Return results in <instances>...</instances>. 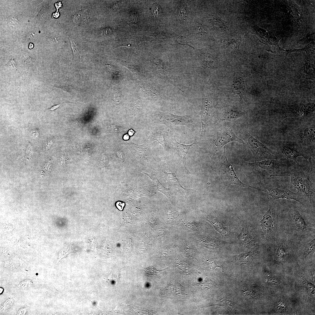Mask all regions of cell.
Segmentation results:
<instances>
[{"label":"cell","mask_w":315,"mask_h":315,"mask_svg":"<svg viewBox=\"0 0 315 315\" xmlns=\"http://www.w3.org/2000/svg\"><path fill=\"white\" fill-rule=\"evenodd\" d=\"M245 86L244 80L241 78H236L234 79L232 84V90L235 93L238 94L241 98L245 93Z\"/></svg>","instance_id":"obj_18"},{"label":"cell","mask_w":315,"mask_h":315,"mask_svg":"<svg viewBox=\"0 0 315 315\" xmlns=\"http://www.w3.org/2000/svg\"><path fill=\"white\" fill-rule=\"evenodd\" d=\"M200 55L204 67L209 68L213 66L215 63L216 59L212 55L205 51L201 52Z\"/></svg>","instance_id":"obj_20"},{"label":"cell","mask_w":315,"mask_h":315,"mask_svg":"<svg viewBox=\"0 0 315 315\" xmlns=\"http://www.w3.org/2000/svg\"><path fill=\"white\" fill-rule=\"evenodd\" d=\"M211 21L213 26L217 30L226 31L228 29L229 25L228 22L217 16L214 17Z\"/></svg>","instance_id":"obj_22"},{"label":"cell","mask_w":315,"mask_h":315,"mask_svg":"<svg viewBox=\"0 0 315 315\" xmlns=\"http://www.w3.org/2000/svg\"><path fill=\"white\" fill-rule=\"evenodd\" d=\"M129 136L128 134L124 135L123 136V139L125 140H128L129 139Z\"/></svg>","instance_id":"obj_47"},{"label":"cell","mask_w":315,"mask_h":315,"mask_svg":"<svg viewBox=\"0 0 315 315\" xmlns=\"http://www.w3.org/2000/svg\"><path fill=\"white\" fill-rule=\"evenodd\" d=\"M152 10L154 17H158L160 15L161 10L159 4L154 3L152 6Z\"/></svg>","instance_id":"obj_30"},{"label":"cell","mask_w":315,"mask_h":315,"mask_svg":"<svg viewBox=\"0 0 315 315\" xmlns=\"http://www.w3.org/2000/svg\"><path fill=\"white\" fill-rule=\"evenodd\" d=\"M34 34L32 33L29 34L28 35V36H29L27 37V38L28 40H29V41H32L34 40Z\"/></svg>","instance_id":"obj_45"},{"label":"cell","mask_w":315,"mask_h":315,"mask_svg":"<svg viewBox=\"0 0 315 315\" xmlns=\"http://www.w3.org/2000/svg\"><path fill=\"white\" fill-rule=\"evenodd\" d=\"M80 15L79 14H75L73 15V21L75 22L78 21V20L79 18L80 17Z\"/></svg>","instance_id":"obj_44"},{"label":"cell","mask_w":315,"mask_h":315,"mask_svg":"<svg viewBox=\"0 0 315 315\" xmlns=\"http://www.w3.org/2000/svg\"><path fill=\"white\" fill-rule=\"evenodd\" d=\"M284 200L279 203V218L283 233L296 243L315 236V215L297 202Z\"/></svg>","instance_id":"obj_1"},{"label":"cell","mask_w":315,"mask_h":315,"mask_svg":"<svg viewBox=\"0 0 315 315\" xmlns=\"http://www.w3.org/2000/svg\"><path fill=\"white\" fill-rule=\"evenodd\" d=\"M298 135L299 138L302 140H306L308 142L315 144V125L303 128L298 132Z\"/></svg>","instance_id":"obj_14"},{"label":"cell","mask_w":315,"mask_h":315,"mask_svg":"<svg viewBox=\"0 0 315 315\" xmlns=\"http://www.w3.org/2000/svg\"><path fill=\"white\" fill-rule=\"evenodd\" d=\"M244 137L246 145L252 152L256 161H260L283 158L277 151L268 148L247 132H245Z\"/></svg>","instance_id":"obj_8"},{"label":"cell","mask_w":315,"mask_h":315,"mask_svg":"<svg viewBox=\"0 0 315 315\" xmlns=\"http://www.w3.org/2000/svg\"><path fill=\"white\" fill-rule=\"evenodd\" d=\"M241 41V39L240 38L237 39H231L227 43L226 48H229L235 50H238L239 49Z\"/></svg>","instance_id":"obj_27"},{"label":"cell","mask_w":315,"mask_h":315,"mask_svg":"<svg viewBox=\"0 0 315 315\" xmlns=\"http://www.w3.org/2000/svg\"><path fill=\"white\" fill-rule=\"evenodd\" d=\"M143 270L148 275H153L156 274L163 270H158L153 266H150L147 267H143Z\"/></svg>","instance_id":"obj_29"},{"label":"cell","mask_w":315,"mask_h":315,"mask_svg":"<svg viewBox=\"0 0 315 315\" xmlns=\"http://www.w3.org/2000/svg\"><path fill=\"white\" fill-rule=\"evenodd\" d=\"M204 264L206 269L213 272L216 268L220 267V266L217 265L213 259L205 260L204 261Z\"/></svg>","instance_id":"obj_28"},{"label":"cell","mask_w":315,"mask_h":315,"mask_svg":"<svg viewBox=\"0 0 315 315\" xmlns=\"http://www.w3.org/2000/svg\"><path fill=\"white\" fill-rule=\"evenodd\" d=\"M155 67L162 75L166 76L165 69L162 62L156 57H154L152 60Z\"/></svg>","instance_id":"obj_25"},{"label":"cell","mask_w":315,"mask_h":315,"mask_svg":"<svg viewBox=\"0 0 315 315\" xmlns=\"http://www.w3.org/2000/svg\"><path fill=\"white\" fill-rule=\"evenodd\" d=\"M210 104L211 102L208 98L202 97L200 112L202 125L201 136H202L208 123Z\"/></svg>","instance_id":"obj_13"},{"label":"cell","mask_w":315,"mask_h":315,"mask_svg":"<svg viewBox=\"0 0 315 315\" xmlns=\"http://www.w3.org/2000/svg\"><path fill=\"white\" fill-rule=\"evenodd\" d=\"M212 169L220 176L224 184L226 185L235 184L243 187H249L263 191L248 185L242 182L238 178L233 169L232 165L228 161L225 154L224 147L223 154L219 162L213 164Z\"/></svg>","instance_id":"obj_7"},{"label":"cell","mask_w":315,"mask_h":315,"mask_svg":"<svg viewBox=\"0 0 315 315\" xmlns=\"http://www.w3.org/2000/svg\"><path fill=\"white\" fill-rule=\"evenodd\" d=\"M276 151L282 157L292 160L298 164V157H304L307 162L308 161L310 167L315 166V153L311 149L300 145L289 142H283L278 146Z\"/></svg>","instance_id":"obj_6"},{"label":"cell","mask_w":315,"mask_h":315,"mask_svg":"<svg viewBox=\"0 0 315 315\" xmlns=\"http://www.w3.org/2000/svg\"><path fill=\"white\" fill-rule=\"evenodd\" d=\"M244 114V113L239 111L237 109H231L224 113L222 121H234Z\"/></svg>","instance_id":"obj_21"},{"label":"cell","mask_w":315,"mask_h":315,"mask_svg":"<svg viewBox=\"0 0 315 315\" xmlns=\"http://www.w3.org/2000/svg\"><path fill=\"white\" fill-rule=\"evenodd\" d=\"M111 32V30L109 28H106L102 30L101 34L103 35H107L109 34Z\"/></svg>","instance_id":"obj_38"},{"label":"cell","mask_w":315,"mask_h":315,"mask_svg":"<svg viewBox=\"0 0 315 315\" xmlns=\"http://www.w3.org/2000/svg\"><path fill=\"white\" fill-rule=\"evenodd\" d=\"M279 202L272 198L269 201V208L261 221L264 235L269 244L276 241L281 233L279 218Z\"/></svg>","instance_id":"obj_4"},{"label":"cell","mask_w":315,"mask_h":315,"mask_svg":"<svg viewBox=\"0 0 315 315\" xmlns=\"http://www.w3.org/2000/svg\"><path fill=\"white\" fill-rule=\"evenodd\" d=\"M169 129L154 130L152 133L151 138L153 141H156L161 145L165 150H167V139L168 136Z\"/></svg>","instance_id":"obj_15"},{"label":"cell","mask_w":315,"mask_h":315,"mask_svg":"<svg viewBox=\"0 0 315 315\" xmlns=\"http://www.w3.org/2000/svg\"><path fill=\"white\" fill-rule=\"evenodd\" d=\"M32 149V146L30 143H29L26 151V154L27 155L29 156L31 154Z\"/></svg>","instance_id":"obj_39"},{"label":"cell","mask_w":315,"mask_h":315,"mask_svg":"<svg viewBox=\"0 0 315 315\" xmlns=\"http://www.w3.org/2000/svg\"><path fill=\"white\" fill-rule=\"evenodd\" d=\"M197 27L198 32L201 34H204L206 33V29L201 24H198Z\"/></svg>","instance_id":"obj_36"},{"label":"cell","mask_w":315,"mask_h":315,"mask_svg":"<svg viewBox=\"0 0 315 315\" xmlns=\"http://www.w3.org/2000/svg\"><path fill=\"white\" fill-rule=\"evenodd\" d=\"M245 163L249 170L260 177L262 181L272 176H290L300 164L293 160L284 158Z\"/></svg>","instance_id":"obj_2"},{"label":"cell","mask_w":315,"mask_h":315,"mask_svg":"<svg viewBox=\"0 0 315 315\" xmlns=\"http://www.w3.org/2000/svg\"><path fill=\"white\" fill-rule=\"evenodd\" d=\"M232 141H237L246 144L243 141L237 136L230 128H227L222 132H218L213 148L214 157L220 148Z\"/></svg>","instance_id":"obj_10"},{"label":"cell","mask_w":315,"mask_h":315,"mask_svg":"<svg viewBox=\"0 0 315 315\" xmlns=\"http://www.w3.org/2000/svg\"><path fill=\"white\" fill-rule=\"evenodd\" d=\"M174 138L176 149L180 156L185 169L188 171L185 164V158L190 148L196 143H194L189 145H185L177 141L176 139L175 136H174Z\"/></svg>","instance_id":"obj_17"},{"label":"cell","mask_w":315,"mask_h":315,"mask_svg":"<svg viewBox=\"0 0 315 315\" xmlns=\"http://www.w3.org/2000/svg\"><path fill=\"white\" fill-rule=\"evenodd\" d=\"M34 47V45L33 44L31 43H30L29 44V48L30 49H32Z\"/></svg>","instance_id":"obj_48"},{"label":"cell","mask_w":315,"mask_h":315,"mask_svg":"<svg viewBox=\"0 0 315 315\" xmlns=\"http://www.w3.org/2000/svg\"><path fill=\"white\" fill-rule=\"evenodd\" d=\"M53 142V141L51 140H49L46 142L45 146L46 150H48L50 148Z\"/></svg>","instance_id":"obj_42"},{"label":"cell","mask_w":315,"mask_h":315,"mask_svg":"<svg viewBox=\"0 0 315 315\" xmlns=\"http://www.w3.org/2000/svg\"><path fill=\"white\" fill-rule=\"evenodd\" d=\"M286 176H271L262 181L261 186L264 191L267 190L269 195L274 199L294 200L306 208H308L307 200L299 192H294L289 189L290 182L286 179Z\"/></svg>","instance_id":"obj_3"},{"label":"cell","mask_w":315,"mask_h":315,"mask_svg":"<svg viewBox=\"0 0 315 315\" xmlns=\"http://www.w3.org/2000/svg\"><path fill=\"white\" fill-rule=\"evenodd\" d=\"M116 206L120 210H122L125 206V204L123 202H118L116 203Z\"/></svg>","instance_id":"obj_40"},{"label":"cell","mask_w":315,"mask_h":315,"mask_svg":"<svg viewBox=\"0 0 315 315\" xmlns=\"http://www.w3.org/2000/svg\"><path fill=\"white\" fill-rule=\"evenodd\" d=\"M185 225L188 228L194 230H199L200 228V225L195 222H189L187 223Z\"/></svg>","instance_id":"obj_32"},{"label":"cell","mask_w":315,"mask_h":315,"mask_svg":"<svg viewBox=\"0 0 315 315\" xmlns=\"http://www.w3.org/2000/svg\"><path fill=\"white\" fill-rule=\"evenodd\" d=\"M290 184L305 197L311 209L315 210V187L309 177L298 165L290 176Z\"/></svg>","instance_id":"obj_5"},{"label":"cell","mask_w":315,"mask_h":315,"mask_svg":"<svg viewBox=\"0 0 315 315\" xmlns=\"http://www.w3.org/2000/svg\"><path fill=\"white\" fill-rule=\"evenodd\" d=\"M168 182L173 187L178 189L183 195L188 196L191 193L192 190L184 188L180 183L175 172L169 173L164 172Z\"/></svg>","instance_id":"obj_12"},{"label":"cell","mask_w":315,"mask_h":315,"mask_svg":"<svg viewBox=\"0 0 315 315\" xmlns=\"http://www.w3.org/2000/svg\"><path fill=\"white\" fill-rule=\"evenodd\" d=\"M39 135V130L36 129L34 130L32 132L31 135V137L33 139H34L38 136Z\"/></svg>","instance_id":"obj_41"},{"label":"cell","mask_w":315,"mask_h":315,"mask_svg":"<svg viewBox=\"0 0 315 315\" xmlns=\"http://www.w3.org/2000/svg\"><path fill=\"white\" fill-rule=\"evenodd\" d=\"M176 266L179 269L180 272L183 274L188 275L192 272V268L187 263L183 262L177 261Z\"/></svg>","instance_id":"obj_23"},{"label":"cell","mask_w":315,"mask_h":315,"mask_svg":"<svg viewBox=\"0 0 315 315\" xmlns=\"http://www.w3.org/2000/svg\"><path fill=\"white\" fill-rule=\"evenodd\" d=\"M106 65V68L111 74L113 75H119L120 71L117 70L113 65L109 63H107Z\"/></svg>","instance_id":"obj_31"},{"label":"cell","mask_w":315,"mask_h":315,"mask_svg":"<svg viewBox=\"0 0 315 315\" xmlns=\"http://www.w3.org/2000/svg\"><path fill=\"white\" fill-rule=\"evenodd\" d=\"M184 287L179 283L176 282H170L162 290L163 296L166 298H171L176 296L186 294Z\"/></svg>","instance_id":"obj_11"},{"label":"cell","mask_w":315,"mask_h":315,"mask_svg":"<svg viewBox=\"0 0 315 315\" xmlns=\"http://www.w3.org/2000/svg\"><path fill=\"white\" fill-rule=\"evenodd\" d=\"M9 67L14 68L16 70H17L16 64L14 59L12 58L10 59L6 64Z\"/></svg>","instance_id":"obj_37"},{"label":"cell","mask_w":315,"mask_h":315,"mask_svg":"<svg viewBox=\"0 0 315 315\" xmlns=\"http://www.w3.org/2000/svg\"><path fill=\"white\" fill-rule=\"evenodd\" d=\"M178 16L180 20H184L186 17V10L183 6L180 7L178 10Z\"/></svg>","instance_id":"obj_33"},{"label":"cell","mask_w":315,"mask_h":315,"mask_svg":"<svg viewBox=\"0 0 315 315\" xmlns=\"http://www.w3.org/2000/svg\"><path fill=\"white\" fill-rule=\"evenodd\" d=\"M144 89L146 94L148 96L156 98L162 97L157 90L153 88L147 86Z\"/></svg>","instance_id":"obj_26"},{"label":"cell","mask_w":315,"mask_h":315,"mask_svg":"<svg viewBox=\"0 0 315 315\" xmlns=\"http://www.w3.org/2000/svg\"><path fill=\"white\" fill-rule=\"evenodd\" d=\"M142 106V103L138 100L136 99L132 103L130 107L132 118H133L140 111Z\"/></svg>","instance_id":"obj_24"},{"label":"cell","mask_w":315,"mask_h":315,"mask_svg":"<svg viewBox=\"0 0 315 315\" xmlns=\"http://www.w3.org/2000/svg\"><path fill=\"white\" fill-rule=\"evenodd\" d=\"M70 41L71 48L74 54V59L75 57L76 56V55L78 53V49L77 46L70 39Z\"/></svg>","instance_id":"obj_35"},{"label":"cell","mask_w":315,"mask_h":315,"mask_svg":"<svg viewBox=\"0 0 315 315\" xmlns=\"http://www.w3.org/2000/svg\"><path fill=\"white\" fill-rule=\"evenodd\" d=\"M154 120L157 123L165 125L170 128L178 125H189L193 121L191 117L189 116H178L160 111L156 112L154 115Z\"/></svg>","instance_id":"obj_9"},{"label":"cell","mask_w":315,"mask_h":315,"mask_svg":"<svg viewBox=\"0 0 315 315\" xmlns=\"http://www.w3.org/2000/svg\"><path fill=\"white\" fill-rule=\"evenodd\" d=\"M152 180L154 187L156 189L166 195L168 198L171 197V193L169 190L164 187L157 178L156 175L152 173H146Z\"/></svg>","instance_id":"obj_16"},{"label":"cell","mask_w":315,"mask_h":315,"mask_svg":"<svg viewBox=\"0 0 315 315\" xmlns=\"http://www.w3.org/2000/svg\"><path fill=\"white\" fill-rule=\"evenodd\" d=\"M205 218L213 225L217 231L221 234L224 235L228 234V228L223 223L220 222L216 218L209 216H206Z\"/></svg>","instance_id":"obj_19"},{"label":"cell","mask_w":315,"mask_h":315,"mask_svg":"<svg viewBox=\"0 0 315 315\" xmlns=\"http://www.w3.org/2000/svg\"><path fill=\"white\" fill-rule=\"evenodd\" d=\"M135 132L132 129L130 130L128 132V135L130 136H132L134 134Z\"/></svg>","instance_id":"obj_46"},{"label":"cell","mask_w":315,"mask_h":315,"mask_svg":"<svg viewBox=\"0 0 315 315\" xmlns=\"http://www.w3.org/2000/svg\"><path fill=\"white\" fill-rule=\"evenodd\" d=\"M63 103L61 104H58V105L54 106H52V107H51L50 108H49L48 109H47V110L46 111H54V110H55L56 109H57V108L61 105Z\"/></svg>","instance_id":"obj_43"},{"label":"cell","mask_w":315,"mask_h":315,"mask_svg":"<svg viewBox=\"0 0 315 315\" xmlns=\"http://www.w3.org/2000/svg\"><path fill=\"white\" fill-rule=\"evenodd\" d=\"M122 96L119 91L116 90L114 95V101L116 103H118L121 100Z\"/></svg>","instance_id":"obj_34"}]
</instances>
